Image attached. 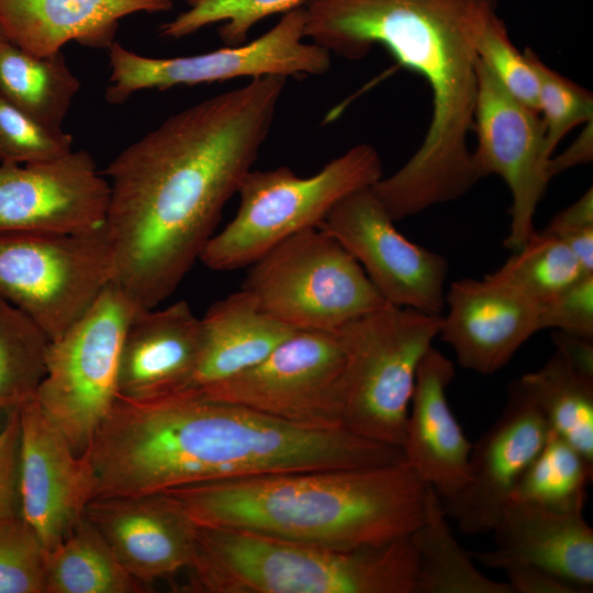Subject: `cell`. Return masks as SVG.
<instances>
[{
	"label": "cell",
	"instance_id": "6da1fadb",
	"mask_svg": "<svg viewBox=\"0 0 593 593\" xmlns=\"http://www.w3.org/2000/svg\"><path fill=\"white\" fill-rule=\"evenodd\" d=\"M287 79L251 78L197 102L108 165L112 282L138 309L157 307L200 259L270 133Z\"/></svg>",
	"mask_w": 593,
	"mask_h": 593
},
{
	"label": "cell",
	"instance_id": "7a4b0ae2",
	"mask_svg": "<svg viewBox=\"0 0 593 593\" xmlns=\"http://www.w3.org/2000/svg\"><path fill=\"white\" fill-rule=\"evenodd\" d=\"M81 456L92 479V500L404 461L401 448L344 427L289 424L195 390L143 401L116 396Z\"/></svg>",
	"mask_w": 593,
	"mask_h": 593
},
{
	"label": "cell",
	"instance_id": "3957f363",
	"mask_svg": "<svg viewBox=\"0 0 593 593\" xmlns=\"http://www.w3.org/2000/svg\"><path fill=\"white\" fill-rule=\"evenodd\" d=\"M497 5L499 0H302L305 40L353 60L383 46L429 87L432 116L419 147L371 187L395 222L458 200L479 180L468 144L478 44Z\"/></svg>",
	"mask_w": 593,
	"mask_h": 593
},
{
	"label": "cell",
	"instance_id": "277c9868",
	"mask_svg": "<svg viewBox=\"0 0 593 593\" xmlns=\"http://www.w3.org/2000/svg\"><path fill=\"white\" fill-rule=\"evenodd\" d=\"M427 485L405 462L271 473L164 492L197 525L349 550L412 535Z\"/></svg>",
	"mask_w": 593,
	"mask_h": 593
},
{
	"label": "cell",
	"instance_id": "5b68a950",
	"mask_svg": "<svg viewBox=\"0 0 593 593\" xmlns=\"http://www.w3.org/2000/svg\"><path fill=\"white\" fill-rule=\"evenodd\" d=\"M183 591L193 593H414L411 535L349 550L197 526Z\"/></svg>",
	"mask_w": 593,
	"mask_h": 593
},
{
	"label": "cell",
	"instance_id": "8992f818",
	"mask_svg": "<svg viewBox=\"0 0 593 593\" xmlns=\"http://www.w3.org/2000/svg\"><path fill=\"white\" fill-rule=\"evenodd\" d=\"M381 177L382 160L370 144L350 147L310 177L287 166L251 169L238 189L235 216L211 237L199 260L216 271L248 267L284 239L320 226L337 203Z\"/></svg>",
	"mask_w": 593,
	"mask_h": 593
},
{
	"label": "cell",
	"instance_id": "52a82bcc",
	"mask_svg": "<svg viewBox=\"0 0 593 593\" xmlns=\"http://www.w3.org/2000/svg\"><path fill=\"white\" fill-rule=\"evenodd\" d=\"M440 315L385 304L336 329L345 355L343 427L402 448L416 372Z\"/></svg>",
	"mask_w": 593,
	"mask_h": 593
},
{
	"label": "cell",
	"instance_id": "ba28073f",
	"mask_svg": "<svg viewBox=\"0 0 593 593\" xmlns=\"http://www.w3.org/2000/svg\"><path fill=\"white\" fill-rule=\"evenodd\" d=\"M248 267L242 288L294 329L336 331L389 304L354 256L321 226L284 239Z\"/></svg>",
	"mask_w": 593,
	"mask_h": 593
},
{
	"label": "cell",
	"instance_id": "9c48e42d",
	"mask_svg": "<svg viewBox=\"0 0 593 593\" xmlns=\"http://www.w3.org/2000/svg\"><path fill=\"white\" fill-rule=\"evenodd\" d=\"M105 224L77 233L0 234V294L54 340L112 282Z\"/></svg>",
	"mask_w": 593,
	"mask_h": 593
},
{
	"label": "cell",
	"instance_id": "30bf717a",
	"mask_svg": "<svg viewBox=\"0 0 593 593\" xmlns=\"http://www.w3.org/2000/svg\"><path fill=\"white\" fill-rule=\"evenodd\" d=\"M138 309L113 282L61 336L49 340L34 400L81 456L113 405L122 340Z\"/></svg>",
	"mask_w": 593,
	"mask_h": 593
},
{
	"label": "cell",
	"instance_id": "8fae6325",
	"mask_svg": "<svg viewBox=\"0 0 593 593\" xmlns=\"http://www.w3.org/2000/svg\"><path fill=\"white\" fill-rule=\"evenodd\" d=\"M109 103L120 104L144 89L212 83L243 77L320 76L332 65V55L305 40L301 5L282 14L270 30L248 43L209 53L149 57L113 42L108 48Z\"/></svg>",
	"mask_w": 593,
	"mask_h": 593
},
{
	"label": "cell",
	"instance_id": "7c38bea8",
	"mask_svg": "<svg viewBox=\"0 0 593 593\" xmlns=\"http://www.w3.org/2000/svg\"><path fill=\"white\" fill-rule=\"evenodd\" d=\"M344 359L336 331L298 329L256 366L195 391L298 426L343 427Z\"/></svg>",
	"mask_w": 593,
	"mask_h": 593
},
{
	"label": "cell",
	"instance_id": "4fadbf2b",
	"mask_svg": "<svg viewBox=\"0 0 593 593\" xmlns=\"http://www.w3.org/2000/svg\"><path fill=\"white\" fill-rule=\"evenodd\" d=\"M477 72L472 165L479 179L496 175L507 184L512 204L504 245L516 251L536 232L534 216L551 179V155L539 112L508 94L480 60Z\"/></svg>",
	"mask_w": 593,
	"mask_h": 593
},
{
	"label": "cell",
	"instance_id": "5bb4252c",
	"mask_svg": "<svg viewBox=\"0 0 593 593\" xmlns=\"http://www.w3.org/2000/svg\"><path fill=\"white\" fill-rule=\"evenodd\" d=\"M320 226L354 256L387 303L441 314L447 259L399 232L371 187L343 199Z\"/></svg>",
	"mask_w": 593,
	"mask_h": 593
},
{
	"label": "cell",
	"instance_id": "9a60e30c",
	"mask_svg": "<svg viewBox=\"0 0 593 593\" xmlns=\"http://www.w3.org/2000/svg\"><path fill=\"white\" fill-rule=\"evenodd\" d=\"M109 181L83 149L0 164V234L77 233L105 224Z\"/></svg>",
	"mask_w": 593,
	"mask_h": 593
},
{
	"label": "cell",
	"instance_id": "2e32d148",
	"mask_svg": "<svg viewBox=\"0 0 593 593\" xmlns=\"http://www.w3.org/2000/svg\"><path fill=\"white\" fill-rule=\"evenodd\" d=\"M549 432L518 380L512 382L503 412L472 444L468 483L454 497L441 500L447 518L470 536L492 532Z\"/></svg>",
	"mask_w": 593,
	"mask_h": 593
},
{
	"label": "cell",
	"instance_id": "e0dca14e",
	"mask_svg": "<svg viewBox=\"0 0 593 593\" xmlns=\"http://www.w3.org/2000/svg\"><path fill=\"white\" fill-rule=\"evenodd\" d=\"M20 514L46 551L56 547L92 500V479L61 429L32 399L19 407Z\"/></svg>",
	"mask_w": 593,
	"mask_h": 593
},
{
	"label": "cell",
	"instance_id": "ac0fdd59",
	"mask_svg": "<svg viewBox=\"0 0 593 593\" xmlns=\"http://www.w3.org/2000/svg\"><path fill=\"white\" fill-rule=\"evenodd\" d=\"M445 305L438 336L452 348L462 368L481 374L502 369L541 331L540 303L488 276L451 282Z\"/></svg>",
	"mask_w": 593,
	"mask_h": 593
},
{
	"label": "cell",
	"instance_id": "d6986e66",
	"mask_svg": "<svg viewBox=\"0 0 593 593\" xmlns=\"http://www.w3.org/2000/svg\"><path fill=\"white\" fill-rule=\"evenodd\" d=\"M83 516L145 586L187 570L191 562L197 525L164 493L93 499Z\"/></svg>",
	"mask_w": 593,
	"mask_h": 593
},
{
	"label": "cell",
	"instance_id": "ffe728a7",
	"mask_svg": "<svg viewBox=\"0 0 593 593\" xmlns=\"http://www.w3.org/2000/svg\"><path fill=\"white\" fill-rule=\"evenodd\" d=\"M202 345L201 317L186 301L137 310L122 340L118 396L143 401L187 390Z\"/></svg>",
	"mask_w": 593,
	"mask_h": 593
},
{
	"label": "cell",
	"instance_id": "44dd1931",
	"mask_svg": "<svg viewBox=\"0 0 593 593\" xmlns=\"http://www.w3.org/2000/svg\"><path fill=\"white\" fill-rule=\"evenodd\" d=\"M455 374L454 362L432 346L416 372L402 445L404 462L443 501L468 483L472 449L447 398Z\"/></svg>",
	"mask_w": 593,
	"mask_h": 593
},
{
	"label": "cell",
	"instance_id": "7402d4cb",
	"mask_svg": "<svg viewBox=\"0 0 593 593\" xmlns=\"http://www.w3.org/2000/svg\"><path fill=\"white\" fill-rule=\"evenodd\" d=\"M495 548L471 552L480 564L539 567L582 592L593 588V530L583 511L557 512L510 501L494 529Z\"/></svg>",
	"mask_w": 593,
	"mask_h": 593
},
{
	"label": "cell",
	"instance_id": "603a6c76",
	"mask_svg": "<svg viewBox=\"0 0 593 593\" xmlns=\"http://www.w3.org/2000/svg\"><path fill=\"white\" fill-rule=\"evenodd\" d=\"M172 5L174 0H0V31L35 56L60 52L69 42L107 49L122 18Z\"/></svg>",
	"mask_w": 593,
	"mask_h": 593
},
{
	"label": "cell",
	"instance_id": "cb8c5ba5",
	"mask_svg": "<svg viewBox=\"0 0 593 593\" xmlns=\"http://www.w3.org/2000/svg\"><path fill=\"white\" fill-rule=\"evenodd\" d=\"M201 324V356L187 390L209 388L256 366L298 331L243 288L214 302Z\"/></svg>",
	"mask_w": 593,
	"mask_h": 593
},
{
	"label": "cell",
	"instance_id": "d4e9b609",
	"mask_svg": "<svg viewBox=\"0 0 593 593\" xmlns=\"http://www.w3.org/2000/svg\"><path fill=\"white\" fill-rule=\"evenodd\" d=\"M416 557L414 593H513L507 582L484 575L455 538L441 500L427 485L425 517L411 535Z\"/></svg>",
	"mask_w": 593,
	"mask_h": 593
},
{
	"label": "cell",
	"instance_id": "484cf974",
	"mask_svg": "<svg viewBox=\"0 0 593 593\" xmlns=\"http://www.w3.org/2000/svg\"><path fill=\"white\" fill-rule=\"evenodd\" d=\"M80 85L61 51L35 56L9 42L0 47V93L52 130H63Z\"/></svg>",
	"mask_w": 593,
	"mask_h": 593
},
{
	"label": "cell",
	"instance_id": "4316f807",
	"mask_svg": "<svg viewBox=\"0 0 593 593\" xmlns=\"http://www.w3.org/2000/svg\"><path fill=\"white\" fill-rule=\"evenodd\" d=\"M146 586L118 561L82 515L68 535L46 551V593H142Z\"/></svg>",
	"mask_w": 593,
	"mask_h": 593
},
{
	"label": "cell",
	"instance_id": "83f0119b",
	"mask_svg": "<svg viewBox=\"0 0 593 593\" xmlns=\"http://www.w3.org/2000/svg\"><path fill=\"white\" fill-rule=\"evenodd\" d=\"M518 382L550 430L593 465V379L578 373L555 351L541 368Z\"/></svg>",
	"mask_w": 593,
	"mask_h": 593
},
{
	"label": "cell",
	"instance_id": "f1b7e54d",
	"mask_svg": "<svg viewBox=\"0 0 593 593\" xmlns=\"http://www.w3.org/2000/svg\"><path fill=\"white\" fill-rule=\"evenodd\" d=\"M592 475L593 465L550 430L542 448L518 480L511 501L557 512L583 511Z\"/></svg>",
	"mask_w": 593,
	"mask_h": 593
},
{
	"label": "cell",
	"instance_id": "f546056e",
	"mask_svg": "<svg viewBox=\"0 0 593 593\" xmlns=\"http://www.w3.org/2000/svg\"><path fill=\"white\" fill-rule=\"evenodd\" d=\"M48 344L45 333L0 294V414L34 399Z\"/></svg>",
	"mask_w": 593,
	"mask_h": 593
},
{
	"label": "cell",
	"instance_id": "4dcf8cb0",
	"mask_svg": "<svg viewBox=\"0 0 593 593\" xmlns=\"http://www.w3.org/2000/svg\"><path fill=\"white\" fill-rule=\"evenodd\" d=\"M586 275L561 238L541 231L488 277L541 303Z\"/></svg>",
	"mask_w": 593,
	"mask_h": 593
},
{
	"label": "cell",
	"instance_id": "1f68e13d",
	"mask_svg": "<svg viewBox=\"0 0 593 593\" xmlns=\"http://www.w3.org/2000/svg\"><path fill=\"white\" fill-rule=\"evenodd\" d=\"M302 0H188L189 8L159 27L160 36L178 40L221 23L219 35L225 46L246 42L249 31L261 20L286 13Z\"/></svg>",
	"mask_w": 593,
	"mask_h": 593
},
{
	"label": "cell",
	"instance_id": "d6a6232c",
	"mask_svg": "<svg viewBox=\"0 0 593 593\" xmlns=\"http://www.w3.org/2000/svg\"><path fill=\"white\" fill-rule=\"evenodd\" d=\"M524 55L538 79V112L551 157L560 141L575 126L592 121V92L548 67L529 47Z\"/></svg>",
	"mask_w": 593,
	"mask_h": 593
},
{
	"label": "cell",
	"instance_id": "836d02e7",
	"mask_svg": "<svg viewBox=\"0 0 593 593\" xmlns=\"http://www.w3.org/2000/svg\"><path fill=\"white\" fill-rule=\"evenodd\" d=\"M0 593H46V550L21 514L0 521Z\"/></svg>",
	"mask_w": 593,
	"mask_h": 593
},
{
	"label": "cell",
	"instance_id": "e575fe53",
	"mask_svg": "<svg viewBox=\"0 0 593 593\" xmlns=\"http://www.w3.org/2000/svg\"><path fill=\"white\" fill-rule=\"evenodd\" d=\"M70 150V134L41 124L0 93V164L43 161Z\"/></svg>",
	"mask_w": 593,
	"mask_h": 593
},
{
	"label": "cell",
	"instance_id": "d590c367",
	"mask_svg": "<svg viewBox=\"0 0 593 593\" xmlns=\"http://www.w3.org/2000/svg\"><path fill=\"white\" fill-rule=\"evenodd\" d=\"M480 63L518 102L538 111V79L528 59L512 43L504 21L496 14L479 44Z\"/></svg>",
	"mask_w": 593,
	"mask_h": 593
},
{
	"label": "cell",
	"instance_id": "8d00e7d4",
	"mask_svg": "<svg viewBox=\"0 0 593 593\" xmlns=\"http://www.w3.org/2000/svg\"><path fill=\"white\" fill-rule=\"evenodd\" d=\"M539 326L593 339V275L541 302Z\"/></svg>",
	"mask_w": 593,
	"mask_h": 593
},
{
	"label": "cell",
	"instance_id": "74e56055",
	"mask_svg": "<svg viewBox=\"0 0 593 593\" xmlns=\"http://www.w3.org/2000/svg\"><path fill=\"white\" fill-rule=\"evenodd\" d=\"M19 409L5 413L0 424V521L20 514Z\"/></svg>",
	"mask_w": 593,
	"mask_h": 593
},
{
	"label": "cell",
	"instance_id": "f35d334b",
	"mask_svg": "<svg viewBox=\"0 0 593 593\" xmlns=\"http://www.w3.org/2000/svg\"><path fill=\"white\" fill-rule=\"evenodd\" d=\"M513 593H583L559 577L529 563H512L503 569Z\"/></svg>",
	"mask_w": 593,
	"mask_h": 593
},
{
	"label": "cell",
	"instance_id": "ab89813d",
	"mask_svg": "<svg viewBox=\"0 0 593 593\" xmlns=\"http://www.w3.org/2000/svg\"><path fill=\"white\" fill-rule=\"evenodd\" d=\"M593 227V190H586L575 202L556 214L544 232L558 237Z\"/></svg>",
	"mask_w": 593,
	"mask_h": 593
},
{
	"label": "cell",
	"instance_id": "60d3db41",
	"mask_svg": "<svg viewBox=\"0 0 593 593\" xmlns=\"http://www.w3.org/2000/svg\"><path fill=\"white\" fill-rule=\"evenodd\" d=\"M556 351L581 376L593 379V339L555 331L551 335Z\"/></svg>",
	"mask_w": 593,
	"mask_h": 593
},
{
	"label": "cell",
	"instance_id": "b9f144b4",
	"mask_svg": "<svg viewBox=\"0 0 593 593\" xmlns=\"http://www.w3.org/2000/svg\"><path fill=\"white\" fill-rule=\"evenodd\" d=\"M593 120L585 123L580 135L560 155L549 160V175L555 177L570 168L589 164L593 158Z\"/></svg>",
	"mask_w": 593,
	"mask_h": 593
},
{
	"label": "cell",
	"instance_id": "7bdbcfd3",
	"mask_svg": "<svg viewBox=\"0 0 593 593\" xmlns=\"http://www.w3.org/2000/svg\"><path fill=\"white\" fill-rule=\"evenodd\" d=\"M559 238L568 245L583 270L588 275H593V227L570 233Z\"/></svg>",
	"mask_w": 593,
	"mask_h": 593
},
{
	"label": "cell",
	"instance_id": "ee69618b",
	"mask_svg": "<svg viewBox=\"0 0 593 593\" xmlns=\"http://www.w3.org/2000/svg\"><path fill=\"white\" fill-rule=\"evenodd\" d=\"M8 42L7 38L3 36V34L1 33L0 31V47L5 43Z\"/></svg>",
	"mask_w": 593,
	"mask_h": 593
}]
</instances>
